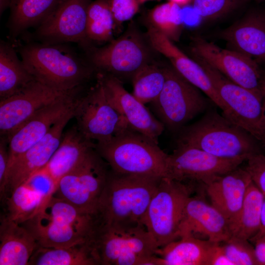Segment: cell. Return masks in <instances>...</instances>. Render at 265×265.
Instances as JSON below:
<instances>
[{"label": "cell", "instance_id": "cell-1", "mask_svg": "<svg viewBox=\"0 0 265 265\" xmlns=\"http://www.w3.org/2000/svg\"><path fill=\"white\" fill-rule=\"evenodd\" d=\"M24 41L13 44L26 68L35 80L53 88L70 91L80 87L95 71L67 44Z\"/></svg>", "mask_w": 265, "mask_h": 265}, {"label": "cell", "instance_id": "cell-2", "mask_svg": "<svg viewBox=\"0 0 265 265\" xmlns=\"http://www.w3.org/2000/svg\"><path fill=\"white\" fill-rule=\"evenodd\" d=\"M162 178L111 170L96 213L100 222L123 228L145 226L148 207Z\"/></svg>", "mask_w": 265, "mask_h": 265}, {"label": "cell", "instance_id": "cell-3", "mask_svg": "<svg viewBox=\"0 0 265 265\" xmlns=\"http://www.w3.org/2000/svg\"><path fill=\"white\" fill-rule=\"evenodd\" d=\"M98 223L96 214L53 195L36 215L21 224L39 246L60 248L91 241Z\"/></svg>", "mask_w": 265, "mask_h": 265}, {"label": "cell", "instance_id": "cell-4", "mask_svg": "<svg viewBox=\"0 0 265 265\" xmlns=\"http://www.w3.org/2000/svg\"><path fill=\"white\" fill-rule=\"evenodd\" d=\"M177 144L195 147L223 158L262 153V145L251 134L214 109L179 132Z\"/></svg>", "mask_w": 265, "mask_h": 265}, {"label": "cell", "instance_id": "cell-5", "mask_svg": "<svg viewBox=\"0 0 265 265\" xmlns=\"http://www.w3.org/2000/svg\"><path fill=\"white\" fill-rule=\"evenodd\" d=\"M150 137L129 128L95 149L117 173L167 177L168 155Z\"/></svg>", "mask_w": 265, "mask_h": 265}, {"label": "cell", "instance_id": "cell-6", "mask_svg": "<svg viewBox=\"0 0 265 265\" xmlns=\"http://www.w3.org/2000/svg\"><path fill=\"white\" fill-rule=\"evenodd\" d=\"M100 265H156L159 248L145 226L120 228L99 222L91 240Z\"/></svg>", "mask_w": 265, "mask_h": 265}, {"label": "cell", "instance_id": "cell-7", "mask_svg": "<svg viewBox=\"0 0 265 265\" xmlns=\"http://www.w3.org/2000/svg\"><path fill=\"white\" fill-rule=\"evenodd\" d=\"M194 58L206 72L224 104L222 115L265 147V107L262 94L234 83L203 60Z\"/></svg>", "mask_w": 265, "mask_h": 265}, {"label": "cell", "instance_id": "cell-8", "mask_svg": "<svg viewBox=\"0 0 265 265\" xmlns=\"http://www.w3.org/2000/svg\"><path fill=\"white\" fill-rule=\"evenodd\" d=\"M195 186L162 178L148 207L144 224L159 248L178 239L186 202Z\"/></svg>", "mask_w": 265, "mask_h": 265}, {"label": "cell", "instance_id": "cell-9", "mask_svg": "<svg viewBox=\"0 0 265 265\" xmlns=\"http://www.w3.org/2000/svg\"><path fill=\"white\" fill-rule=\"evenodd\" d=\"M110 171L108 163L92 148L61 178L53 195L85 212L96 214Z\"/></svg>", "mask_w": 265, "mask_h": 265}, {"label": "cell", "instance_id": "cell-10", "mask_svg": "<svg viewBox=\"0 0 265 265\" xmlns=\"http://www.w3.org/2000/svg\"><path fill=\"white\" fill-rule=\"evenodd\" d=\"M165 81L158 97L151 103L158 119L165 128L178 132L186 124L209 106L198 88L185 79L173 67H165Z\"/></svg>", "mask_w": 265, "mask_h": 265}, {"label": "cell", "instance_id": "cell-11", "mask_svg": "<svg viewBox=\"0 0 265 265\" xmlns=\"http://www.w3.org/2000/svg\"><path fill=\"white\" fill-rule=\"evenodd\" d=\"M87 61L98 72L121 78H131L151 63L150 51L140 34L133 29L106 45L85 50Z\"/></svg>", "mask_w": 265, "mask_h": 265}, {"label": "cell", "instance_id": "cell-12", "mask_svg": "<svg viewBox=\"0 0 265 265\" xmlns=\"http://www.w3.org/2000/svg\"><path fill=\"white\" fill-rule=\"evenodd\" d=\"M74 118L80 132L97 142L108 140L130 128L111 104L97 79L95 85L79 98Z\"/></svg>", "mask_w": 265, "mask_h": 265}, {"label": "cell", "instance_id": "cell-13", "mask_svg": "<svg viewBox=\"0 0 265 265\" xmlns=\"http://www.w3.org/2000/svg\"><path fill=\"white\" fill-rule=\"evenodd\" d=\"M247 158H220L202 150L177 144L168 155L166 178L179 182L205 185L236 168Z\"/></svg>", "mask_w": 265, "mask_h": 265}, {"label": "cell", "instance_id": "cell-14", "mask_svg": "<svg viewBox=\"0 0 265 265\" xmlns=\"http://www.w3.org/2000/svg\"><path fill=\"white\" fill-rule=\"evenodd\" d=\"M91 0H64L24 41L46 44L74 43L84 50L89 47L86 38L87 10Z\"/></svg>", "mask_w": 265, "mask_h": 265}, {"label": "cell", "instance_id": "cell-15", "mask_svg": "<svg viewBox=\"0 0 265 265\" xmlns=\"http://www.w3.org/2000/svg\"><path fill=\"white\" fill-rule=\"evenodd\" d=\"M191 50L194 57L203 60L234 83L262 94V72L252 58L235 50L221 48L200 37L194 38Z\"/></svg>", "mask_w": 265, "mask_h": 265}, {"label": "cell", "instance_id": "cell-16", "mask_svg": "<svg viewBox=\"0 0 265 265\" xmlns=\"http://www.w3.org/2000/svg\"><path fill=\"white\" fill-rule=\"evenodd\" d=\"M79 88L59 90L35 79L18 93L0 100L1 136L7 138L41 108Z\"/></svg>", "mask_w": 265, "mask_h": 265}, {"label": "cell", "instance_id": "cell-17", "mask_svg": "<svg viewBox=\"0 0 265 265\" xmlns=\"http://www.w3.org/2000/svg\"><path fill=\"white\" fill-rule=\"evenodd\" d=\"M80 88L41 108L6 137L8 143V168L19 156L41 139L54 124L75 108L79 99L77 94Z\"/></svg>", "mask_w": 265, "mask_h": 265}, {"label": "cell", "instance_id": "cell-18", "mask_svg": "<svg viewBox=\"0 0 265 265\" xmlns=\"http://www.w3.org/2000/svg\"><path fill=\"white\" fill-rule=\"evenodd\" d=\"M96 78L114 108L125 119L129 127L159 143L163 124L132 94L124 88L121 80L109 74L98 72Z\"/></svg>", "mask_w": 265, "mask_h": 265}, {"label": "cell", "instance_id": "cell-19", "mask_svg": "<svg viewBox=\"0 0 265 265\" xmlns=\"http://www.w3.org/2000/svg\"><path fill=\"white\" fill-rule=\"evenodd\" d=\"M75 108L54 124L41 139L19 156L10 166L3 201L16 187L48 163L59 145L64 129L74 117Z\"/></svg>", "mask_w": 265, "mask_h": 265}, {"label": "cell", "instance_id": "cell-20", "mask_svg": "<svg viewBox=\"0 0 265 265\" xmlns=\"http://www.w3.org/2000/svg\"><path fill=\"white\" fill-rule=\"evenodd\" d=\"M195 234L203 235L208 240L217 243L232 236L230 224L221 212L199 196H190L185 205L178 239Z\"/></svg>", "mask_w": 265, "mask_h": 265}, {"label": "cell", "instance_id": "cell-21", "mask_svg": "<svg viewBox=\"0 0 265 265\" xmlns=\"http://www.w3.org/2000/svg\"><path fill=\"white\" fill-rule=\"evenodd\" d=\"M252 182L246 168L239 166L204 185L212 205L227 219L231 231L238 220L246 191Z\"/></svg>", "mask_w": 265, "mask_h": 265}, {"label": "cell", "instance_id": "cell-22", "mask_svg": "<svg viewBox=\"0 0 265 265\" xmlns=\"http://www.w3.org/2000/svg\"><path fill=\"white\" fill-rule=\"evenodd\" d=\"M147 35L152 47L167 57L181 76L204 92L222 110L224 109L223 103L201 65L187 56L171 40L151 26L148 29Z\"/></svg>", "mask_w": 265, "mask_h": 265}, {"label": "cell", "instance_id": "cell-23", "mask_svg": "<svg viewBox=\"0 0 265 265\" xmlns=\"http://www.w3.org/2000/svg\"><path fill=\"white\" fill-rule=\"evenodd\" d=\"M221 37L232 50L265 62V14H249L224 30Z\"/></svg>", "mask_w": 265, "mask_h": 265}, {"label": "cell", "instance_id": "cell-24", "mask_svg": "<svg viewBox=\"0 0 265 265\" xmlns=\"http://www.w3.org/2000/svg\"><path fill=\"white\" fill-rule=\"evenodd\" d=\"M64 0H0V13L10 9L7 23L9 38L14 42L31 27L43 23Z\"/></svg>", "mask_w": 265, "mask_h": 265}, {"label": "cell", "instance_id": "cell-25", "mask_svg": "<svg viewBox=\"0 0 265 265\" xmlns=\"http://www.w3.org/2000/svg\"><path fill=\"white\" fill-rule=\"evenodd\" d=\"M95 144L84 136L76 126L62 135L59 146L48 163L37 172L49 177L55 190L61 178L80 163Z\"/></svg>", "mask_w": 265, "mask_h": 265}, {"label": "cell", "instance_id": "cell-26", "mask_svg": "<svg viewBox=\"0 0 265 265\" xmlns=\"http://www.w3.org/2000/svg\"><path fill=\"white\" fill-rule=\"evenodd\" d=\"M39 245L33 234L25 226L1 216L0 265H27Z\"/></svg>", "mask_w": 265, "mask_h": 265}, {"label": "cell", "instance_id": "cell-27", "mask_svg": "<svg viewBox=\"0 0 265 265\" xmlns=\"http://www.w3.org/2000/svg\"><path fill=\"white\" fill-rule=\"evenodd\" d=\"M218 243L185 236L159 248L156 255L160 258L161 265H210Z\"/></svg>", "mask_w": 265, "mask_h": 265}, {"label": "cell", "instance_id": "cell-28", "mask_svg": "<svg viewBox=\"0 0 265 265\" xmlns=\"http://www.w3.org/2000/svg\"><path fill=\"white\" fill-rule=\"evenodd\" d=\"M12 43H0V98L6 99L21 91L35 80L18 57Z\"/></svg>", "mask_w": 265, "mask_h": 265}, {"label": "cell", "instance_id": "cell-29", "mask_svg": "<svg viewBox=\"0 0 265 265\" xmlns=\"http://www.w3.org/2000/svg\"><path fill=\"white\" fill-rule=\"evenodd\" d=\"M30 265H100L91 241L60 248L39 246L31 257Z\"/></svg>", "mask_w": 265, "mask_h": 265}, {"label": "cell", "instance_id": "cell-30", "mask_svg": "<svg viewBox=\"0 0 265 265\" xmlns=\"http://www.w3.org/2000/svg\"><path fill=\"white\" fill-rule=\"evenodd\" d=\"M49 199L26 182L16 187L4 200L5 215L10 220L22 224L36 215Z\"/></svg>", "mask_w": 265, "mask_h": 265}, {"label": "cell", "instance_id": "cell-31", "mask_svg": "<svg viewBox=\"0 0 265 265\" xmlns=\"http://www.w3.org/2000/svg\"><path fill=\"white\" fill-rule=\"evenodd\" d=\"M265 197L253 181L246 191L232 236L249 240L260 229Z\"/></svg>", "mask_w": 265, "mask_h": 265}, {"label": "cell", "instance_id": "cell-32", "mask_svg": "<svg viewBox=\"0 0 265 265\" xmlns=\"http://www.w3.org/2000/svg\"><path fill=\"white\" fill-rule=\"evenodd\" d=\"M114 30V21L107 0L91 1L87 10L86 26L89 48L92 47V42L103 43L112 40Z\"/></svg>", "mask_w": 265, "mask_h": 265}, {"label": "cell", "instance_id": "cell-33", "mask_svg": "<svg viewBox=\"0 0 265 265\" xmlns=\"http://www.w3.org/2000/svg\"><path fill=\"white\" fill-rule=\"evenodd\" d=\"M132 80V94L144 105L151 103L158 97L164 87V67L150 63L139 70Z\"/></svg>", "mask_w": 265, "mask_h": 265}, {"label": "cell", "instance_id": "cell-34", "mask_svg": "<svg viewBox=\"0 0 265 265\" xmlns=\"http://www.w3.org/2000/svg\"><path fill=\"white\" fill-rule=\"evenodd\" d=\"M148 20L150 26L172 41L179 40L184 26L179 4L170 1L157 5L149 13Z\"/></svg>", "mask_w": 265, "mask_h": 265}, {"label": "cell", "instance_id": "cell-35", "mask_svg": "<svg viewBox=\"0 0 265 265\" xmlns=\"http://www.w3.org/2000/svg\"><path fill=\"white\" fill-rule=\"evenodd\" d=\"M221 244L233 265H259L254 247L249 240L232 236Z\"/></svg>", "mask_w": 265, "mask_h": 265}, {"label": "cell", "instance_id": "cell-36", "mask_svg": "<svg viewBox=\"0 0 265 265\" xmlns=\"http://www.w3.org/2000/svg\"><path fill=\"white\" fill-rule=\"evenodd\" d=\"M240 0H193V7L201 18L220 17L235 9Z\"/></svg>", "mask_w": 265, "mask_h": 265}, {"label": "cell", "instance_id": "cell-37", "mask_svg": "<svg viewBox=\"0 0 265 265\" xmlns=\"http://www.w3.org/2000/svg\"><path fill=\"white\" fill-rule=\"evenodd\" d=\"M114 24V30L124 22L131 19L137 12V0H107Z\"/></svg>", "mask_w": 265, "mask_h": 265}, {"label": "cell", "instance_id": "cell-38", "mask_svg": "<svg viewBox=\"0 0 265 265\" xmlns=\"http://www.w3.org/2000/svg\"><path fill=\"white\" fill-rule=\"evenodd\" d=\"M245 167L251 176L253 182L265 197V154L250 156L246 160Z\"/></svg>", "mask_w": 265, "mask_h": 265}, {"label": "cell", "instance_id": "cell-39", "mask_svg": "<svg viewBox=\"0 0 265 265\" xmlns=\"http://www.w3.org/2000/svg\"><path fill=\"white\" fill-rule=\"evenodd\" d=\"M5 137L1 136L0 143V200H3L7 173L9 164V151L6 147Z\"/></svg>", "mask_w": 265, "mask_h": 265}, {"label": "cell", "instance_id": "cell-40", "mask_svg": "<svg viewBox=\"0 0 265 265\" xmlns=\"http://www.w3.org/2000/svg\"><path fill=\"white\" fill-rule=\"evenodd\" d=\"M249 240L254 247L259 265H265V230L260 228Z\"/></svg>", "mask_w": 265, "mask_h": 265}, {"label": "cell", "instance_id": "cell-41", "mask_svg": "<svg viewBox=\"0 0 265 265\" xmlns=\"http://www.w3.org/2000/svg\"><path fill=\"white\" fill-rule=\"evenodd\" d=\"M182 15L183 25L190 26L196 25L200 19H202L193 6L182 8Z\"/></svg>", "mask_w": 265, "mask_h": 265}, {"label": "cell", "instance_id": "cell-42", "mask_svg": "<svg viewBox=\"0 0 265 265\" xmlns=\"http://www.w3.org/2000/svg\"><path fill=\"white\" fill-rule=\"evenodd\" d=\"M220 243L217 244L214 249L210 265H233L224 253Z\"/></svg>", "mask_w": 265, "mask_h": 265}, {"label": "cell", "instance_id": "cell-43", "mask_svg": "<svg viewBox=\"0 0 265 265\" xmlns=\"http://www.w3.org/2000/svg\"><path fill=\"white\" fill-rule=\"evenodd\" d=\"M260 88L263 95L264 104L265 107V73H263V72L260 80Z\"/></svg>", "mask_w": 265, "mask_h": 265}, {"label": "cell", "instance_id": "cell-44", "mask_svg": "<svg viewBox=\"0 0 265 265\" xmlns=\"http://www.w3.org/2000/svg\"><path fill=\"white\" fill-rule=\"evenodd\" d=\"M261 228L265 230V199L263 206L262 212Z\"/></svg>", "mask_w": 265, "mask_h": 265}, {"label": "cell", "instance_id": "cell-45", "mask_svg": "<svg viewBox=\"0 0 265 265\" xmlns=\"http://www.w3.org/2000/svg\"><path fill=\"white\" fill-rule=\"evenodd\" d=\"M170 1H173L181 6L186 4L189 1H190V0H170Z\"/></svg>", "mask_w": 265, "mask_h": 265}, {"label": "cell", "instance_id": "cell-46", "mask_svg": "<svg viewBox=\"0 0 265 265\" xmlns=\"http://www.w3.org/2000/svg\"><path fill=\"white\" fill-rule=\"evenodd\" d=\"M138 1V2L139 3V4L140 3H144L148 0H137Z\"/></svg>", "mask_w": 265, "mask_h": 265}, {"label": "cell", "instance_id": "cell-47", "mask_svg": "<svg viewBox=\"0 0 265 265\" xmlns=\"http://www.w3.org/2000/svg\"><path fill=\"white\" fill-rule=\"evenodd\" d=\"M256 0V1H257L258 2H260V1H263L264 0Z\"/></svg>", "mask_w": 265, "mask_h": 265}]
</instances>
